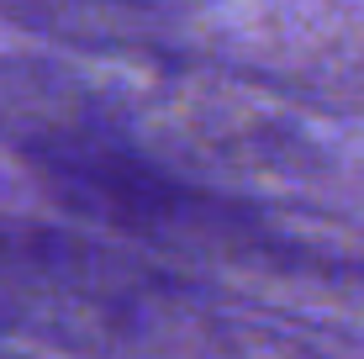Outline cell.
<instances>
[{
  "instance_id": "cell-1",
  "label": "cell",
  "mask_w": 364,
  "mask_h": 359,
  "mask_svg": "<svg viewBox=\"0 0 364 359\" xmlns=\"http://www.w3.org/2000/svg\"><path fill=\"white\" fill-rule=\"evenodd\" d=\"M43 191L74 222L143 249L232 312L364 343V222L354 217L137 164L58 175Z\"/></svg>"
},
{
  "instance_id": "cell-2",
  "label": "cell",
  "mask_w": 364,
  "mask_h": 359,
  "mask_svg": "<svg viewBox=\"0 0 364 359\" xmlns=\"http://www.w3.org/2000/svg\"><path fill=\"white\" fill-rule=\"evenodd\" d=\"M237 323L111 232L0 212V338L64 359H217Z\"/></svg>"
},
{
  "instance_id": "cell-3",
  "label": "cell",
  "mask_w": 364,
  "mask_h": 359,
  "mask_svg": "<svg viewBox=\"0 0 364 359\" xmlns=\"http://www.w3.org/2000/svg\"><path fill=\"white\" fill-rule=\"evenodd\" d=\"M200 69L291 111L364 117V11L348 0H269L211 27Z\"/></svg>"
},
{
  "instance_id": "cell-4",
  "label": "cell",
  "mask_w": 364,
  "mask_h": 359,
  "mask_svg": "<svg viewBox=\"0 0 364 359\" xmlns=\"http://www.w3.org/2000/svg\"><path fill=\"white\" fill-rule=\"evenodd\" d=\"M0 21L48 37L95 64H196L206 58L200 11L159 0H0Z\"/></svg>"
},
{
  "instance_id": "cell-5",
  "label": "cell",
  "mask_w": 364,
  "mask_h": 359,
  "mask_svg": "<svg viewBox=\"0 0 364 359\" xmlns=\"http://www.w3.org/2000/svg\"><path fill=\"white\" fill-rule=\"evenodd\" d=\"M217 359H328V354H322L317 343H306L301 333H291V328L280 333V328L259 323V317H243Z\"/></svg>"
},
{
  "instance_id": "cell-6",
  "label": "cell",
  "mask_w": 364,
  "mask_h": 359,
  "mask_svg": "<svg viewBox=\"0 0 364 359\" xmlns=\"http://www.w3.org/2000/svg\"><path fill=\"white\" fill-rule=\"evenodd\" d=\"M0 359H37V354H27L21 343H11V338H0Z\"/></svg>"
},
{
  "instance_id": "cell-7",
  "label": "cell",
  "mask_w": 364,
  "mask_h": 359,
  "mask_svg": "<svg viewBox=\"0 0 364 359\" xmlns=\"http://www.w3.org/2000/svg\"><path fill=\"white\" fill-rule=\"evenodd\" d=\"M159 6H174V11H206V6H217V0H159Z\"/></svg>"
}]
</instances>
